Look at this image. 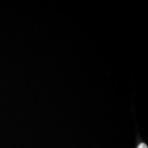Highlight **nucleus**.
Listing matches in <instances>:
<instances>
[{
  "mask_svg": "<svg viewBox=\"0 0 148 148\" xmlns=\"http://www.w3.org/2000/svg\"><path fill=\"white\" fill-rule=\"evenodd\" d=\"M137 148H147V146L145 143H140L139 145L138 146Z\"/></svg>",
  "mask_w": 148,
  "mask_h": 148,
  "instance_id": "1",
  "label": "nucleus"
}]
</instances>
